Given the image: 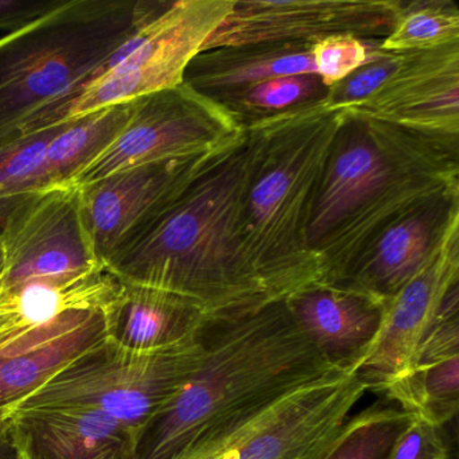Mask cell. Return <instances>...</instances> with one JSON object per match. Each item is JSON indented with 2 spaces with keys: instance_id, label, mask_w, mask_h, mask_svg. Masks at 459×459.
<instances>
[{
  "instance_id": "30bf717a",
  "label": "cell",
  "mask_w": 459,
  "mask_h": 459,
  "mask_svg": "<svg viewBox=\"0 0 459 459\" xmlns=\"http://www.w3.org/2000/svg\"><path fill=\"white\" fill-rule=\"evenodd\" d=\"M0 290L61 283L106 267L85 227L79 189L36 193L17 209L0 238Z\"/></svg>"
},
{
  "instance_id": "484cf974",
  "label": "cell",
  "mask_w": 459,
  "mask_h": 459,
  "mask_svg": "<svg viewBox=\"0 0 459 459\" xmlns=\"http://www.w3.org/2000/svg\"><path fill=\"white\" fill-rule=\"evenodd\" d=\"M411 420L412 415L402 408L375 403L349 418L325 459H385Z\"/></svg>"
},
{
  "instance_id": "d4e9b609",
  "label": "cell",
  "mask_w": 459,
  "mask_h": 459,
  "mask_svg": "<svg viewBox=\"0 0 459 459\" xmlns=\"http://www.w3.org/2000/svg\"><path fill=\"white\" fill-rule=\"evenodd\" d=\"M329 88L318 74L279 77L233 93L219 101L236 122L246 127L257 120L325 100Z\"/></svg>"
},
{
  "instance_id": "7a4b0ae2",
  "label": "cell",
  "mask_w": 459,
  "mask_h": 459,
  "mask_svg": "<svg viewBox=\"0 0 459 459\" xmlns=\"http://www.w3.org/2000/svg\"><path fill=\"white\" fill-rule=\"evenodd\" d=\"M451 193H459V138L343 111L307 233L321 284L340 283L389 225Z\"/></svg>"
},
{
  "instance_id": "2e32d148",
  "label": "cell",
  "mask_w": 459,
  "mask_h": 459,
  "mask_svg": "<svg viewBox=\"0 0 459 459\" xmlns=\"http://www.w3.org/2000/svg\"><path fill=\"white\" fill-rule=\"evenodd\" d=\"M107 338L101 310H74L0 337V418Z\"/></svg>"
},
{
  "instance_id": "3957f363",
  "label": "cell",
  "mask_w": 459,
  "mask_h": 459,
  "mask_svg": "<svg viewBox=\"0 0 459 459\" xmlns=\"http://www.w3.org/2000/svg\"><path fill=\"white\" fill-rule=\"evenodd\" d=\"M205 353L176 394L139 429L136 459H176L335 370L286 303L208 322Z\"/></svg>"
},
{
  "instance_id": "d6a6232c",
  "label": "cell",
  "mask_w": 459,
  "mask_h": 459,
  "mask_svg": "<svg viewBox=\"0 0 459 459\" xmlns=\"http://www.w3.org/2000/svg\"><path fill=\"white\" fill-rule=\"evenodd\" d=\"M2 268H4V255H2V251H0V273H2Z\"/></svg>"
},
{
  "instance_id": "ffe728a7",
  "label": "cell",
  "mask_w": 459,
  "mask_h": 459,
  "mask_svg": "<svg viewBox=\"0 0 459 459\" xmlns=\"http://www.w3.org/2000/svg\"><path fill=\"white\" fill-rule=\"evenodd\" d=\"M316 74L313 44H254L200 52L184 82L219 103L233 93L279 77Z\"/></svg>"
},
{
  "instance_id": "4fadbf2b",
  "label": "cell",
  "mask_w": 459,
  "mask_h": 459,
  "mask_svg": "<svg viewBox=\"0 0 459 459\" xmlns=\"http://www.w3.org/2000/svg\"><path fill=\"white\" fill-rule=\"evenodd\" d=\"M459 286V224L443 238L426 267L385 302L383 324L359 368L368 391L383 394L415 365L421 341L450 292Z\"/></svg>"
},
{
  "instance_id": "44dd1931",
  "label": "cell",
  "mask_w": 459,
  "mask_h": 459,
  "mask_svg": "<svg viewBox=\"0 0 459 459\" xmlns=\"http://www.w3.org/2000/svg\"><path fill=\"white\" fill-rule=\"evenodd\" d=\"M120 290L122 281L107 267L61 283L0 290V337L47 324L69 311H106Z\"/></svg>"
},
{
  "instance_id": "ac0fdd59",
  "label": "cell",
  "mask_w": 459,
  "mask_h": 459,
  "mask_svg": "<svg viewBox=\"0 0 459 459\" xmlns=\"http://www.w3.org/2000/svg\"><path fill=\"white\" fill-rule=\"evenodd\" d=\"M9 429L26 459H136V432L98 411H14Z\"/></svg>"
},
{
  "instance_id": "f1b7e54d",
  "label": "cell",
  "mask_w": 459,
  "mask_h": 459,
  "mask_svg": "<svg viewBox=\"0 0 459 459\" xmlns=\"http://www.w3.org/2000/svg\"><path fill=\"white\" fill-rule=\"evenodd\" d=\"M385 459H451L443 427L412 416Z\"/></svg>"
},
{
  "instance_id": "7c38bea8",
  "label": "cell",
  "mask_w": 459,
  "mask_h": 459,
  "mask_svg": "<svg viewBox=\"0 0 459 459\" xmlns=\"http://www.w3.org/2000/svg\"><path fill=\"white\" fill-rule=\"evenodd\" d=\"M232 144L200 154L144 163L77 187L85 227L103 265L126 240Z\"/></svg>"
},
{
  "instance_id": "e0dca14e",
  "label": "cell",
  "mask_w": 459,
  "mask_h": 459,
  "mask_svg": "<svg viewBox=\"0 0 459 459\" xmlns=\"http://www.w3.org/2000/svg\"><path fill=\"white\" fill-rule=\"evenodd\" d=\"M295 324L322 359L357 372L383 324L385 303L343 287L314 284L284 300Z\"/></svg>"
},
{
  "instance_id": "7402d4cb",
  "label": "cell",
  "mask_w": 459,
  "mask_h": 459,
  "mask_svg": "<svg viewBox=\"0 0 459 459\" xmlns=\"http://www.w3.org/2000/svg\"><path fill=\"white\" fill-rule=\"evenodd\" d=\"M134 104L135 100L107 107L58 126L45 160L49 189L71 186L74 177L122 133Z\"/></svg>"
},
{
  "instance_id": "5b68a950",
  "label": "cell",
  "mask_w": 459,
  "mask_h": 459,
  "mask_svg": "<svg viewBox=\"0 0 459 459\" xmlns=\"http://www.w3.org/2000/svg\"><path fill=\"white\" fill-rule=\"evenodd\" d=\"M165 0H63L55 10L0 39V149L23 126L68 95Z\"/></svg>"
},
{
  "instance_id": "ba28073f",
  "label": "cell",
  "mask_w": 459,
  "mask_h": 459,
  "mask_svg": "<svg viewBox=\"0 0 459 459\" xmlns=\"http://www.w3.org/2000/svg\"><path fill=\"white\" fill-rule=\"evenodd\" d=\"M367 392L359 373H332L176 459H325Z\"/></svg>"
},
{
  "instance_id": "83f0119b",
  "label": "cell",
  "mask_w": 459,
  "mask_h": 459,
  "mask_svg": "<svg viewBox=\"0 0 459 459\" xmlns=\"http://www.w3.org/2000/svg\"><path fill=\"white\" fill-rule=\"evenodd\" d=\"M381 39H361L353 36H333L313 44L316 74L327 88L342 82L351 74L377 60Z\"/></svg>"
},
{
  "instance_id": "52a82bcc",
  "label": "cell",
  "mask_w": 459,
  "mask_h": 459,
  "mask_svg": "<svg viewBox=\"0 0 459 459\" xmlns=\"http://www.w3.org/2000/svg\"><path fill=\"white\" fill-rule=\"evenodd\" d=\"M204 353V330L193 340L155 351H130L106 338L63 368L14 411L85 408L138 434L184 385Z\"/></svg>"
},
{
  "instance_id": "4dcf8cb0",
  "label": "cell",
  "mask_w": 459,
  "mask_h": 459,
  "mask_svg": "<svg viewBox=\"0 0 459 459\" xmlns=\"http://www.w3.org/2000/svg\"><path fill=\"white\" fill-rule=\"evenodd\" d=\"M36 193H28V195H2L0 197V238L4 236L7 225L13 214L17 209Z\"/></svg>"
},
{
  "instance_id": "6da1fadb",
  "label": "cell",
  "mask_w": 459,
  "mask_h": 459,
  "mask_svg": "<svg viewBox=\"0 0 459 459\" xmlns=\"http://www.w3.org/2000/svg\"><path fill=\"white\" fill-rule=\"evenodd\" d=\"M248 136L220 155L104 263L122 283L189 300L208 322L230 321L273 302L247 259L243 213Z\"/></svg>"
},
{
  "instance_id": "4316f807",
  "label": "cell",
  "mask_w": 459,
  "mask_h": 459,
  "mask_svg": "<svg viewBox=\"0 0 459 459\" xmlns=\"http://www.w3.org/2000/svg\"><path fill=\"white\" fill-rule=\"evenodd\" d=\"M57 130L58 126L37 131L0 149V197L49 190L45 160Z\"/></svg>"
},
{
  "instance_id": "603a6c76",
  "label": "cell",
  "mask_w": 459,
  "mask_h": 459,
  "mask_svg": "<svg viewBox=\"0 0 459 459\" xmlns=\"http://www.w3.org/2000/svg\"><path fill=\"white\" fill-rule=\"evenodd\" d=\"M413 418L445 427L459 411V356L416 367L383 392Z\"/></svg>"
},
{
  "instance_id": "277c9868",
  "label": "cell",
  "mask_w": 459,
  "mask_h": 459,
  "mask_svg": "<svg viewBox=\"0 0 459 459\" xmlns=\"http://www.w3.org/2000/svg\"><path fill=\"white\" fill-rule=\"evenodd\" d=\"M342 117L325 99L244 127L249 144L244 249L273 302L321 284L307 233Z\"/></svg>"
},
{
  "instance_id": "9a60e30c",
  "label": "cell",
  "mask_w": 459,
  "mask_h": 459,
  "mask_svg": "<svg viewBox=\"0 0 459 459\" xmlns=\"http://www.w3.org/2000/svg\"><path fill=\"white\" fill-rule=\"evenodd\" d=\"M456 224L459 193L416 206L383 230L335 286L388 302L426 267Z\"/></svg>"
},
{
  "instance_id": "5bb4252c",
  "label": "cell",
  "mask_w": 459,
  "mask_h": 459,
  "mask_svg": "<svg viewBox=\"0 0 459 459\" xmlns=\"http://www.w3.org/2000/svg\"><path fill=\"white\" fill-rule=\"evenodd\" d=\"M351 111L427 135L459 138V42L400 53L388 79Z\"/></svg>"
},
{
  "instance_id": "f546056e",
  "label": "cell",
  "mask_w": 459,
  "mask_h": 459,
  "mask_svg": "<svg viewBox=\"0 0 459 459\" xmlns=\"http://www.w3.org/2000/svg\"><path fill=\"white\" fill-rule=\"evenodd\" d=\"M63 0H0V30L14 31L55 10Z\"/></svg>"
},
{
  "instance_id": "8992f818",
  "label": "cell",
  "mask_w": 459,
  "mask_h": 459,
  "mask_svg": "<svg viewBox=\"0 0 459 459\" xmlns=\"http://www.w3.org/2000/svg\"><path fill=\"white\" fill-rule=\"evenodd\" d=\"M233 4L235 0L169 2L82 84L31 117L21 138L182 84L190 61Z\"/></svg>"
},
{
  "instance_id": "8fae6325",
  "label": "cell",
  "mask_w": 459,
  "mask_h": 459,
  "mask_svg": "<svg viewBox=\"0 0 459 459\" xmlns=\"http://www.w3.org/2000/svg\"><path fill=\"white\" fill-rule=\"evenodd\" d=\"M402 0H235L201 52L254 44H316L333 36L383 39Z\"/></svg>"
},
{
  "instance_id": "836d02e7",
  "label": "cell",
  "mask_w": 459,
  "mask_h": 459,
  "mask_svg": "<svg viewBox=\"0 0 459 459\" xmlns=\"http://www.w3.org/2000/svg\"><path fill=\"white\" fill-rule=\"evenodd\" d=\"M21 456H22V455H21ZM22 459H26V458H23V456H22Z\"/></svg>"
},
{
  "instance_id": "9c48e42d",
  "label": "cell",
  "mask_w": 459,
  "mask_h": 459,
  "mask_svg": "<svg viewBox=\"0 0 459 459\" xmlns=\"http://www.w3.org/2000/svg\"><path fill=\"white\" fill-rule=\"evenodd\" d=\"M243 134L224 107L182 82L136 99L122 133L74 177L71 186H84L144 163L221 149Z\"/></svg>"
},
{
  "instance_id": "d6986e66",
  "label": "cell",
  "mask_w": 459,
  "mask_h": 459,
  "mask_svg": "<svg viewBox=\"0 0 459 459\" xmlns=\"http://www.w3.org/2000/svg\"><path fill=\"white\" fill-rule=\"evenodd\" d=\"M107 340L136 351L173 348L198 337L208 324L195 305L178 295L122 283L104 311Z\"/></svg>"
},
{
  "instance_id": "cb8c5ba5",
  "label": "cell",
  "mask_w": 459,
  "mask_h": 459,
  "mask_svg": "<svg viewBox=\"0 0 459 459\" xmlns=\"http://www.w3.org/2000/svg\"><path fill=\"white\" fill-rule=\"evenodd\" d=\"M459 42V7L453 0L403 2L391 33L381 39L384 53L424 52Z\"/></svg>"
},
{
  "instance_id": "1f68e13d",
  "label": "cell",
  "mask_w": 459,
  "mask_h": 459,
  "mask_svg": "<svg viewBox=\"0 0 459 459\" xmlns=\"http://www.w3.org/2000/svg\"><path fill=\"white\" fill-rule=\"evenodd\" d=\"M0 459H22L9 429V416L0 418Z\"/></svg>"
}]
</instances>
